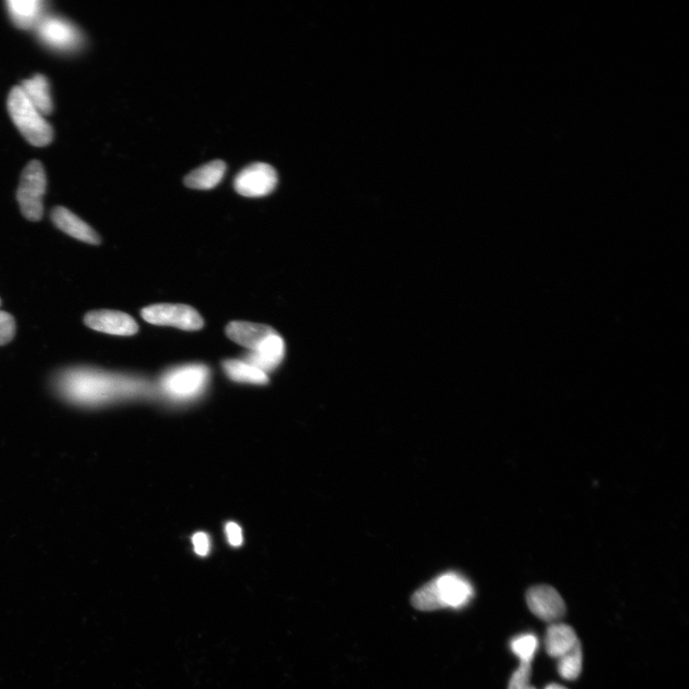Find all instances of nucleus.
Segmentation results:
<instances>
[{
    "mask_svg": "<svg viewBox=\"0 0 689 689\" xmlns=\"http://www.w3.org/2000/svg\"><path fill=\"white\" fill-rule=\"evenodd\" d=\"M57 387L59 393L68 402L84 407H100L147 397L155 392L144 381L84 370L62 374Z\"/></svg>",
    "mask_w": 689,
    "mask_h": 689,
    "instance_id": "1",
    "label": "nucleus"
},
{
    "mask_svg": "<svg viewBox=\"0 0 689 689\" xmlns=\"http://www.w3.org/2000/svg\"><path fill=\"white\" fill-rule=\"evenodd\" d=\"M474 597L471 583L456 573H447L422 586L413 594L412 605L418 610L460 609Z\"/></svg>",
    "mask_w": 689,
    "mask_h": 689,
    "instance_id": "2",
    "label": "nucleus"
},
{
    "mask_svg": "<svg viewBox=\"0 0 689 689\" xmlns=\"http://www.w3.org/2000/svg\"><path fill=\"white\" fill-rule=\"evenodd\" d=\"M10 116L30 144L44 147L53 140V129L25 97L20 86H15L8 97Z\"/></svg>",
    "mask_w": 689,
    "mask_h": 689,
    "instance_id": "3",
    "label": "nucleus"
},
{
    "mask_svg": "<svg viewBox=\"0 0 689 689\" xmlns=\"http://www.w3.org/2000/svg\"><path fill=\"white\" fill-rule=\"evenodd\" d=\"M210 372L204 365H186L168 371L160 381L161 392L174 404L191 403L207 388Z\"/></svg>",
    "mask_w": 689,
    "mask_h": 689,
    "instance_id": "4",
    "label": "nucleus"
},
{
    "mask_svg": "<svg viewBox=\"0 0 689 689\" xmlns=\"http://www.w3.org/2000/svg\"><path fill=\"white\" fill-rule=\"evenodd\" d=\"M46 177L40 161L33 160L25 167L17 193L22 215L31 221H39L44 215V196Z\"/></svg>",
    "mask_w": 689,
    "mask_h": 689,
    "instance_id": "5",
    "label": "nucleus"
},
{
    "mask_svg": "<svg viewBox=\"0 0 689 689\" xmlns=\"http://www.w3.org/2000/svg\"><path fill=\"white\" fill-rule=\"evenodd\" d=\"M143 319L156 325H171L183 331H198L204 321L192 307L186 305L159 304L142 309Z\"/></svg>",
    "mask_w": 689,
    "mask_h": 689,
    "instance_id": "6",
    "label": "nucleus"
},
{
    "mask_svg": "<svg viewBox=\"0 0 689 689\" xmlns=\"http://www.w3.org/2000/svg\"><path fill=\"white\" fill-rule=\"evenodd\" d=\"M278 183V174L266 163H254L236 175L234 187L246 197H261L271 194Z\"/></svg>",
    "mask_w": 689,
    "mask_h": 689,
    "instance_id": "7",
    "label": "nucleus"
},
{
    "mask_svg": "<svg viewBox=\"0 0 689 689\" xmlns=\"http://www.w3.org/2000/svg\"><path fill=\"white\" fill-rule=\"evenodd\" d=\"M525 599L533 615L541 621L556 623L565 616L566 605L556 589L551 586L532 587Z\"/></svg>",
    "mask_w": 689,
    "mask_h": 689,
    "instance_id": "8",
    "label": "nucleus"
},
{
    "mask_svg": "<svg viewBox=\"0 0 689 689\" xmlns=\"http://www.w3.org/2000/svg\"><path fill=\"white\" fill-rule=\"evenodd\" d=\"M84 324L96 332L112 335L131 336L138 332L135 320L116 310L91 311L85 316Z\"/></svg>",
    "mask_w": 689,
    "mask_h": 689,
    "instance_id": "9",
    "label": "nucleus"
},
{
    "mask_svg": "<svg viewBox=\"0 0 689 689\" xmlns=\"http://www.w3.org/2000/svg\"><path fill=\"white\" fill-rule=\"evenodd\" d=\"M275 332L269 325L241 321L232 322L227 328L230 340L248 349L249 352H256Z\"/></svg>",
    "mask_w": 689,
    "mask_h": 689,
    "instance_id": "10",
    "label": "nucleus"
},
{
    "mask_svg": "<svg viewBox=\"0 0 689 689\" xmlns=\"http://www.w3.org/2000/svg\"><path fill=\"white\" fill-rule=\"evenodd\" d=\"M39 35L47 45L60 50L76 47L80 41L77 30L68 21L58 18L44 20L39 27Z\"/></svg>",
    "mask_w": 689,
    "mask_h": 689,
    "instance_id": "11",
    "label": "nucleus"
},
{
    "mask_svg": "<svg viewBox=\"0 0 689 689\" xmlns=\"http://www.w3.org/2000/svg\"><path fill=\"white\" fill-rule=\"evenodd\" d=\"M52 219L60 230L71 236L74 239L94 245L101 243L99 235L89 224L65 207L55 208Z\"/></svg>",
    "mask_w": 689,
    "mask_h": 689,
    "instance_id": "12",
    "label": "nucleus"
},
{
    "mask_svg": "<svg viewBox=\"0 0 689 689\" xmlns=\"http://www.w3.org/2000/svg\"><path fill=\"white\" fill-rule=\"evenodd\" d=\"M284 353V341L276 332L256 352L245 355L244 360L268 374L281 365Z\"/></svg>",
    "mask_w": 689,
    "mask_h": 689,
    "instance_id": "13",
    "label": "nucleus"
},
{
    "mask_svg": "<svg viewBox=\"0 0 689 689\" xmlns=\"http://www.w3.org/2000/svg\"><path fill=\"white\" fill-rule=\"evenodd\" d=\"M579 643V637L570 625L556 622L549 626L545 637V648L549 657L559 659Z\"/></svg>",
    "mask_w": 689,
    "mask_h": 689,
    "instance_id": "14",
    "label": "nucleus"
},
{
    "mask_svg": "<svg viewBox=\"0 0 689 689\" xmlns=\"http://www.w3.org/2000/svg\"><path fill=\"white\" fill-rule=\"evenodd\" d=\"M227 172V164L221 160L212 161L188 174L184 182L196 190H211L218 186Z\"/></svg>",
    "mask_w": 689,
    "mask_h": 689,
    "instance_id": "15",
    "label": "nucleus"
},
{
    "mask_svg": "<svg viewBox=\"0 0 689 689\" xmlns=\"http://www.w3.org/2000/svg\"><path fill=\"white\" fill-rule=\"evenodd\" d=\"M20 86L25 97L43 116L52 115V99L50 95L48 81L43 75H36L32 79L24 81Z\"/></svg>",
    "mask_w": 689,
    "mask_h": 689,
    "instance_id": "16",
    "label": "nucleus"
},
{
    "mask_svg": "<svg viewBox=\"0 0 689 689\" xmlns=\"http://www.w3.org/2000/svg\"><path fill=\"white\" fill-rule=\"evenodd\" d=\"M222 367L228 377L235 382L266 385L269 381L266 373L244 360L229 359L222 363Z\"/></svg>",
    "mask_w": 689,
    "mask_h": 689,
    "instance_id": "17",
    "label": "nucleus"
},
{
    "mask_svg": "<svg viewBox=\"0 0 689 689\" xmlns=\"http://www.w3.org/2000/svg\"><path fill=\"white\" fill-rule=\"evenodd\" d=\"M7 5L11 17L19 27L28 28L39 17L43 3L36 0H10Z\"/></svg>",
    "mask_w": 689,
    "mask_h": 689,
    "instance_id": "18",
    "label": "nucleus"
},
{
    "mask_svg": "<svg viewBox=\"0 0 689 689\" xmlns=\"http://www.w3.org/2000/svg\"><path fill=\"white\" fill-rule=\"evenodd\" d=\"M557 663V670L563 679L574 681L580 677L582 671V647L581 642L569 653L560 657Z\"/></svg>",
    "mask_w": 689,
    "mask_h": 689,
    "instance_id": "19",
    "label": "nucleus"
},
{
    "mask_svg": "<svg viewBox=\"0 0 689 689\" xmlns=\"http://www.w3.org/2000/svg\"><path fill=\"white\" fill-rule=\"evenodd\" d=\"M538 646H540V642H538L537 637L531 633L519 635L515 638H512V641L510 642L512 653L515 654L521 662L532 663Z\"/></svg>",
    "mask_w": 689,
    "mask_h": 689,
    "instance_id": "20",
    "label": "nucleus"
},
{
    "mask_svg": "<svg viewBox=\"0 0 689 689\" xmlns=\"http://www.w3.org/2000/svg\"><path fill=\"white\" fill-rule=\"evenodd\" d=\"M532 677V663L520 662L519 668L512 674L508 689H527Z\"/></svg>",
    "mask_w": 689,
    "mask_h": 689,
    "instance_id": "21",
    "label": "nucleus"
},
{
    "mask_svg": "<svg viewBox=\"0 0 689 689\" xmlns=\"http://www.w3.org/2000/svg\"><path fill=\"white\" fill-rule=\"evenodd\" d=\"M16 321L10 313L0 310V346L12 340L16 334Z\"/></svg>",
    "mask_w": 689,
    "mask_h": 689,
    "instance_id": "22",
    "label": "nucleus"
},
{
    "mask_svg": "<svg viewBox=\"0 0 689 689\" xmlns=\"http://www.w3.org/2000/svg\"><path fill=\"white\" fill-rule=\"evenodd\" d=\"M194 549L199 557H207L211 549L210 537L205 533H197L192 538Z\"/></svg>",
    "mask_w": 689,
    "mask_h": 689,
    "instance_id": "23",
    "label": "nucleus"
},
{
    "mask_svg": "<svg viewBox=\"0 0 689 689\" xmlns=\"http://www.w3.org/2000/svg\"><path fill=\"white\" fill-rule=\"evenodd\" d=\"M225 534L228 541L232 547H240L244 543L243 531L239 525L234 522H228L225 525Z\"/></svg>",
    "mask_w": 689,
    "mask_h": 689,
    "instance_id": "24",
    "label": "nucleus"
},
{
    "mask_svg": "<svg viewBox=\"0 0 689 689\" xmlns=\"http://www.w3.org/2000/svg\"><path fill=\"white\" fill-rule=\"evenodd\" d=\"M545 689H568V688L558 684H550L547 685Z\"/></svg>",
    "mask_w": 689,
    "mask_h": 689,
    "instance_id": "25",
    "label": "nucleus"
},
{
    "mask_svg": "<svg viewBox=\"0 0 689 689\" xmlns=\"http://www.w3.org/2000/svg\"><path fill=\"white\" fill-rule=\"evenodd\" d=\"M527 689H536L535 687L530 685Z\"/></svg>",
    "mask_w": 689,
    "mask_h": 689,
    "instance_id": "26",
    "label": "nucleus"
}]
</instances>
